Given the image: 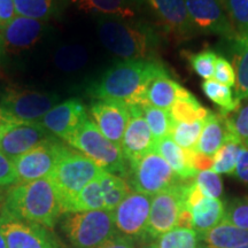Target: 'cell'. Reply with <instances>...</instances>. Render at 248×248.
Here are the masks:
<instances>
[{"instance_id": "cell-44", "label": "cell", "mask_w": 248, "mask_h": 248, "mask_svg": "<svg viewBox=\"0 0 248 248\" xmlns=\"http://www.w3.org/2000/svg\"><path fill=\"white\" fill-rule=\"evenodd\" d=\"M233 175L245 185H248V147H241Z\"/></svg>"}, {"instance_id": "cell-2", "label": "cell", "mask_w": 248, "mask_h": 248, "mask_svg": "<svg viewBox=\"0 0 248 248\" xmlns=\"http://www.w3.org/2000/svg\"><path fill=\"white\" fill-rule=\"evenodd\" d=\"M63 214L60 200L49 179L18 183L8 188L1 215H7L45 228H53Z\"/></svg>"}, {"instance_id": "cell-18", "label": "cell", "mask_w": 248, "mask_h": 248, "mask_svg": "<svg viewBox=\"0 0 248 248\" xmlns=\"http://www.w3.org/2000/svg\"><path fill=\"white\" fill-rule=\"evenodd\" d=\"M148 2L175 39H190L197 32L191 22L185 0H148Z\"/></svg>"}, {"instance_id": "cell-21", "label": "cell", "mask_w": 248, "mask_h": 248, "mask_svg": "<svg viewBox=\"0 0 248 248\" xmlns=\"http://www.w3.org/2000/svg\"><path fill=\"white\" fill-rule=\"evenodd\" d=\"M231 136L233 135L228 128L225 116L221 113L209 111L208 116L203 122L202 131H201L199 141L194 147V151L206 156L214 157V155L221 148L226 139Z\"/></svg>"}, {"instance_id": "cell-36", "label": "cell", "mask_w": 248, "mask_h": 248, "mask_svg": "<svg viewBox=\"0 0 248 248\" xmlns=\"http://www.w3.org/2000/svg\"><path fill=\"white\" fill-rule=\"evenodd\" d=\"M204 121H195L191 123L173 122L170 137L184 150H194L199 141Z\"/></svg>"}, {"instance_id": "cell-50", "label": "cell", "mask_w": 248, "mask_h": 248, "mask_svg": "<svg viewBox=\"0 0 248 248\" xmlns=\"http://www.w3.org/2000/svg\"><path fill=\"white\" fill-rule=\"evenodd\" d=\"M238 248H248V244L244 245V246H241V247H238Z\"/></svg>"}, {"instance_id": "cell-27", "label": "cell", "mask_w": 248, "mask_h": 248, "mask_svg": "<svg viewBox=\"0 0 248 248\" xmlns=\"http://www.w3.org/2000/svg\"><path fill=\"white\" fill-rule=\"evenodd\" d=\"M209 111L197 100V98L190 91L183 89L177 100L170 109V115L173 122L191 123L195 121H204L208 116Z\"/></svg>"}, {"instance_id": "cell-30", "label": "cell", "mask_w": 248, "mask_h": 248, "mask_svg": "<svg viewBox=\"0 0 248 248\" xmlns=\"http://www.w3.org/2000/svg\"><path fill=\"white\" fill-rule=\"evenodd\" d=\"M233 69L235 73V92L237 100L248 99V39L234 40Z\"/></svg>"}, {"instance_id": "cell-13", "label": "cell", "mask_w": 248, "mask_h": 248, "mask_svg": "<svg viewBox=\"0 0 248 248\" xmlns=\"http://www.w3.org/2000/svg\"><path fill=\"white\" fill-rule=\"evenodd\" d=\"M0 230L7 248H61L52 232L45 226L33 224L7 215H0Z\"/></svg>"}, {"instance_id": "cell-17", "label": "cell", "mask_w": 248, "mask_h": 248, "mask_svg": "<svg viewBox=\"0 0 248 248\" xmlns=\"http://www.w3.org/2000/svg\"><path fill=\"white\" fill-rule=\"evenodd\" d=\"M129 107L131 116L123 135L121 150L124 159L130 166L141 159L148 152L154 151L155 140L146 120L142 115L141 108L138 105H129Z\"/></svg>"}, {"instance_id": "cell-48", "label": "cell", "mask_w": 248, "mask_h": 248, "mask_svg": "<svg viewBox=\"0 0 248 248\" xmlns=\"http://www.w3.org/2000/svg\"><path fill=\"white\" fill-rule=\"evenodd\" d=\"M0 248H7V244H6V240L1 230H0Z\"/></svg>"}, {"instance_id": "cell-5", "label": "cell", "mask_w": 248, "mask_h": 248, "mask_svg": "<svg viewBox=\"0 0 248 248\" xmlns=\"http://www.w3.org/2000/svg\"><path fill=\"white\" fill-rule=\"evenodd\" d=\"M67 142L95 162L105 171L122 178L129 176V163L120 146L105 137L92 120L88 119L76 130Z\"/></svg>"}, {"instance_id": "cell-45", "label": "cell", "mask_w": 248, "mask_h": 248, "mask_svg": "<svg viewBox=\"0 0 248 248\" xmlns=\"http://www.w3.org/2000/svg\"><path fill=\"white\" fill-rule=\"evenodd\" d=\"M16 16L13 0H0V29Z\"/></svg>"}, {"instance_id": "cell-42", "label": "cell", "mask_w": 248, "mask_h": 248, "mask_svg": "<svg viewBox=\"0 0 248 248\" xmlns=\"http://www.w3.org/2000/svg\"><path fill=\"white\" fill-rule=\"evenodd\" d=\"M214 79L226 86L235 85V73L233 66L224 57H217L215 63V73H214Z\"/></svg>"}, {"instance_id": "cell-15", "label": "cell", "mask_w": 248, "mask_h": 248, "mask_svg": "<svg viewBox=\"0 0 248 248\" xmlns=\"http://www.w3.org/2000/svg\"><path fill=\"white\" fill-rule=\"evenodd\" d=\"M90 113L102 135L121 147L131 116L129 105L117 100H97L90 106Z\"/></svg>"}, {"instance_id": "cell-9", "label": "cell", "mask_w": 248, "mask_h": 248, "mask_svg": "<svg viewBox=\"0 0 248 248\" xmlns=\"http://www.w3.org/2000/svg\"><path fill=\"white\" fill-rule=\"evenodd\" d=\"M70 151L57 137L40 142L36 147L15 157L13 161L17 183H28L46 178L63 155Z\"/></svg>"}, {"instance_id": "cell-12", "label": "cell", "mask_w": 248, "mask_h": 248, "mask_svg": "<svg viewBox=\"0 0 248 248\" xmlns=\"http://www.w3.org/2000/svg\"><path fill=\"white\" fill-rule=\"evenodd\" d=\"M185 2L195 31L235 39L223 0H185Z\"/></svg>"}, {"instance_id": "cell-31", "label": "cell", "mask_w": 248, "mask_h": 248, "mask_svg": "<svg viewBox=\"0 0 248 248\" xmlns=\"http://www.w3.org/2000/svg\"><path fill=\"white\" fill-rule=\"evenodd\" d=\"M243 146L244 145L234 136L229 137L221 148L217 151V153L214 155L213 167L210 170L218 175L219 173L233 175L238 156Z\"/></svg>"}, {"instance_id": "cell-7", "label": "cell", "mask_w": 248, "mask_h": 248, "mask_svg": "<svg viewBox=\"0 0 248 248\" xmlns=\"http://www.w3.org/2000/svg\"><path fill=\"white\" fill-rule=\"evenodd\" d=\"M60 101V95L28 89H6L0 93V116L38 122Z\"/></svg>"}, {"instance_id": "cell-8", "label": "cell", "mask_w": 248, "mask_h": 248, "mask_svg": "<svg viewBox=\"0 0 248 248\" xmlns=\"http://www.w3.org/2000/svg\"><path fill=\"white\" fill-rule=\"evenodd\" d=\"M130 186L139 193L159 194L182 181L171 167L155 151L148 152L141 159L129 166Z\"/></svg>"}, {"instance_id": "cell-25", "label": "cell", "mask_w": 248, "mask_h": 248, "mask_svg": "<svg viewBox=\"0 0 248 248\" xmlns=\"http://www.w3.org/2000/svg\"><path fill=\"white\" fill-rule=\"evenodd\" d=\"M207 248H238L248 244V230L238 228L225 219L199 237Z\"/></svg>"}, {"instance_id": "cell-39", "label": "cell", "mask_w": 248, "mask_h": 248, "mask_svg": "<svg viewBox=\"0 0 248 248\" xmlns=\"http://www.w3.org/2000/svg\"><path fill=\"white\" fill-rule=\"evenodd\" d=\"M217 57L218 55L212 49H204L199 53L188 55L187 59L195 73L207 80L214 77Z\"/></svg>"}, {"instance_id": "cell-32", "label": "cell", "mask_w": 248, "mask_h": 248, "mask_svg": "<svg viewBox=\"0 0 248 248\" xmlns=\"http://www.w3.org/2000/svg\"><path fill=\"white\" fill-rule=\"evenodd\" d=\"M202 91L206 97L219 107L221 114H229L239 106L240 101L234 98L230 86L223 85L215 79H207L202 83Z\"/></svg>"}, {"instance_id": "cell-10", "label": "cell", "mask_w": 248, "mask_h": 248, "mask_svg": "<svg viewBox=\"0 0 248 248\" xmlns=\"http://www.w3.org/2000/svg\"><path fill=\"white\" fill-rule=\"evenodd\" d=\"M186 182L181 181L152 198L147 235L160 238L161 235L177 228L179 216L185 207Z\"/></svg>"}, {"instance_id": "cell-46", "label": "cell", "mask_w": 248, "mask_h": 248, "mask_svg": "<svg viewBox=\"0 0 248 248\" xmlns=\"http://www.w3.org/2000/svg\"><path fill=\"white\" fill-rule=\"evenodd\" d=\"M94 248H136V245L131 238L123 237V235H115L104 244L99 245Z\"/></svg>"}, {"instance_id": "cell-20", "label": "cell", "mask_w": 248, "mask_h": 248, "mask_svg": "<svg viewBox=\"0 0 248 248\" xmlns=\"http://www.w3.org/2000/svg\"><path fill=\"white\" fill-rule=\"evenodd\" d=\"M183 89L184 88L182 85L170 78L166 68H163L148 79L138 106L151 105L160 109L170 111Z\"/></svg>"}, {"instance_id": "cell-23", "label": "cell", "mask_w": 248, "mask_h": 248, "mask_svg": "<svg viewBox=\"0 0 248 248\" xmlns=\"http://www.w3.org/2000/svg\"><path fill=\"white\" fill-rule=\"evenodd\" d=\"M154 151L167 161L182 181H190L199 173L192 167L190 150L179 147L170 136L155 141Z\"/></svg>"}, {"instance_id": "cell-41", "label": "cell", "mask_w": 248, "mask_h": 248, "mask_svg": "<svg viewBox=\"0 0 248 248\" xmlns=\"http://www.w3.org/2000/svg\"><path fill=\"white\" fill-rule=\"evenodd\" d=\"M223 219L238 228L248 230V195L231 200L225 208Z\"/></svg>"}, {"instance_id": "cell-38", "label": "cell", "mask_w": 248, "mask_h": 248, "mask_svg": "<svg viewBox=\"0 0 248 248\" xmlns=\"http://www.w3.org/2000/svg\"><path fill=\"white\" fill-rule=\"evenodd\" d=\"M223 115L225 116L226 124L232 135L245 147H248V99L241 100L233 111Z\"/></svg>"}, {"instance_id": "cell-1", "label": "cell", "mask_w": 248, "mask_h": 248, "mask_svg": "<svg viewBox=\"0 0 248 248\" xmlns=\"http://www.w3.org/2000/svg\"><path fill=\"white\" fill-rule=\"evenodd\" d=\"M97 30L102 45L124 60H155L159 53L160 36L141 21L102 16Z\"/></svg>"}, {"instance_id": "cell-49", "label": "cell", "mask_w": 248, "mask_h": 248, "mask_svg": "<svg viewBox=\"0 0 248 248\" xmlns=\"http://www.w3.org/2000/svg\"><path fill=\"white\" fill-rule=\"evenodd\" d=\"M140 248H159V247H157V244L151 243V244H145V245H142V246H141Z\"/></svg>"}, {"instance_id": "cell-4", "label": "cell", "mask_w": 248, "mask_h": 248, "mask_svg": "<svg viewBox=\"0 0 248 248\" xmlns=\"http://www.w3.org/2000/svg\"><path fill=\"white\" fill-rule=\"evenodd\" d=\"M105 170L84 154L69 151L47 176L57 191L63 213H69L71 202L89 183L100 177Z\"/></svg>"}, {"instance_id": "cell-37", "label": "cell", "mask_w": 248, "mask_h": 248, "mask_svg": "<svg viewBox=\"0 0 248 248\" xmlns=\"http://www.w3.org/2000/svg\"><path fill=\"white\" fill-rule=\"evenodd\" d=\"M157 239L159 248H199V235L192 229L177 226Z\"/></svg>"}, {"instance_id": "cell-43", "label": "cell", "mask_w": 248, "mask_h": 248, "mask_svg": "<svg viewBox=\"0 0 248 248\" xmlns=\"http://www.w3.org/2000/svg\"><path fill=\"white\" fill-rule=\"evenodd\" d=\"M17 176L13 161L0 151V187L16 184Z\"/></svg>"}, {"instance_id": "cell-6", "label": "cell", "mask_w": 248, "mask_h": 248, "mask_svg": "<svg viewBox=\"0 0 248 248\" xmlns=\"http://www.w3.org/2000/svg\"><path fill=\"white\" fill-rule=\"evenodd\" d=\"M63 230L75 248H94L116 235L114 213L106 209L71 213L63 223Z\"/></svg>"}, {"instance_id": "cell-34", "label": "cell", "mask_w": 248, "mask_h": 248, "mask_svg": "<svg viewBox=\"0 0 248 248\" xmlns=\"http://www.w3.org/2000/svg\"><path fill=\"white\" fill-rule=\"evenodd\" d=\"M142 115L150 126L154 140L157 141L164 137H168L171 132L173 121L170 111L160 109L151 105H140Z\"/></svg>"}, {"instance_id": "cell-33", "label": "cell", "mask_w": 248, "mask_h": 248, "mask_svg": "<svg viewBox=\"0 0 248 248\" xmlns=\"http://www.w3.org/2000/svg\"><path fill=\"white\" fill-rule=\"evenodd\" d=\"M99 178L89 183V184L76 195V198L74 199L73 202H71L69 214L105 209L100 181H99Z\"/></svg>"}, {"instance_id": "cell-11", "label": "cell", "mask_w": 248, "mask_h": 248, "mask_svg": "<svg viewBox=\"0 0 248 248\" xmlns=\"http://www.w3.org/2000/svg\"><path fill=\"white\" fill-rule=\"evenodd\" d=\"M54 137L38 122L0 116V151L11 160Z\"/></svg>"}, {"instance_id": "cell-14", "label": "cell", "mask_w": 248, "mask_h": 248, "mask_svg": "<svg viewBox=\"0 0 248 248\" xmlns=\"http://www.w3.org/2000/svg\"><path fill=\"white\" fill-rule=\"evenodd\" d=\"M151 195L131 191L114 210V222L121 233L129 238L147 235Z\"/></svg>"}, {"instance_id": "cell-3", "label": "cell", "mask_w": 248, "mask_h": 248, "mask_svg": "<svg viewBox=\"0 0 248 248\" xmlns=\"http://www.w3.org/2000/svg\"><path fill=\"white\" fill-rule=\"evenodd\" d=\"M163 68V64L156 60L117 62L91 84L89 94L97 100H117L138 105L148 79Z\"/></svg>"}, {"instance_id": "cell-47", "label": "cell", "mask_w": 248, "mask_h": 248, "mask_svg": "<svg viewBox=\"0 0 248 248\" xmlns=\"http://www.w3.org/2000/svg\"><path fill=\"white\" fill-rule=\"evenodd\" d=\"M6 193H7V191L4 192V191H2V187H0V213L2 212V208H4Z\"/></svg>"}, {"instance_id": "cell-28", "label": "cell", "mask_w": 248, "mask_h": 248, "mask_svg": "<svg viewBox=\"0 0 248 248\" xmlns=\"http://www.w3.org/2000/svg\"><path fill=\"white\" fill-rule=\"evenodd\" d=\"M105 209L114 212L124 198L131 192V186L125 179L114 173L104 171L99 178Z\"/></svg>"}, {"instance_id": "cell-22", "label": "cell", "mask_w": 248, "mask_h": 248, "mask_svg": "<svg viewBox=\"0 0 248 248\" xmlns=\"http://www.w3.org/2000/svg\"><path fill=\"white\" fill-rule=\"evenodd\" d=\"M80 11L106 17L130 20L137 16L141 0H71Z\"/></svg>"}, {"instance_id": "cell-26", "label": "cell", "mask_w": 248, "mask_h": 248, "mask_svg": "<svg viewBox=\"0 0 248 248\" xmlns=\"http://www.w3.org/2000/svg\"><path fill=\"white\" fill-rule=\"evenodd\" d=\"M16 15L47 22L61 14L68 0H13Z\"/></svg>"}, {"instance_id": "cell-24", "label": "cell", "mask_w": 248, "mask_h": 248, "mask_svg": "<svg viewBox=\"0 0 248 248\" xmlns=\"http://www.w3.org/2000/svg\"><path fill=\"white\" fill-rule=\"evenodd\" d=\"M188 210L191 214V229L200 237L223 221L225 206L219 199L204 197Z\"/></svg>"}, {"instance_id": "cell-40", "label": "cell", "mask_w": 248, "mask_h": 248, "mask_svg": "<svg viewBox=\"0 0 248 248\" xmlns=\"http://www.w3.org/2000/svg\"><path fill=\"white\" fill-rule=\"evenodd\" d=\"M194 182L204 197L213 198V199L221 198L223 193V183L218 173L214 172L213 170L200 171L194 177Z\"/></svg>"}, {"instance_id": "cell-19", "label": "cell", "mask_w": 248, "mask_h": 248, "mask_svg": "<svg viewBox=\"0 0 248 248\" xmlns=\"http://www.w3.org/2000/svg\"><path fill=\"white\" fill-rule=\"evenodd\" d=\"M46 22L16 15L1 29L5 48L22 51L38 42L45 31Z\"/></svg>"}, {"instance_id": "cell-35", "label": "cell", "mask_w": 248, "mask_h": 248, "mask_svg": "<svg viewBox=\"0 0 248 248\" xmlns=\"http://www.w3.org/2000/svg\"><path fill=\"white\" fill-rule=\"evenodd\" d=\"M223 4L235 39H248V0H223Z\"/></svg>"}, {"instance_id": "cell-16", "label": "cell", "mask_w": 248, "mask_h": 248, "mask_svg": "<svg viewBox=\"0 0 248 248\" xmlns=\"http://www.w3.org/2000/svg\"><path fill=\"white\" fill-rule=\"evenodd\" d=\"M88 119V113L83 102L71 99L55 105L38 121V123L54 137L67 141V139Z\"/></svg>"}, {"instance_id": "cell-29", "label": "cell", "mask_w": 248, "mask_h": 248, "mask_svg": "<svg viewBox=\"0 0 248 248\" xmlns=\"http://www.w3.org/2000/svg\"><path fill=\"white\" fill-rule=\"evenodd\" d=\"M89 61V53L84 46L66 44L54 52V66L63 73H75L85 67Z\"/></svg>"}, {"instance_id": "cell-51", "label": "cell", "mask_w": 248, "mask_h": 248, "mask_svg": "<svg viewBox=\"0 0 248 248\" xmlns=\"http://www.w3.org/2000/svg\"><path fill=\"white\" fill-rule=\"evenodd\" d=\"M199 248H207V247H204V246H203V245H202V244H201V245H200V244H199Z\"/></svg>"}]
</instances>
